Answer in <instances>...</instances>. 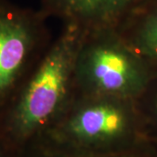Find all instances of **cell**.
Returning <instances> with one entry per match:
<instances>
[{
  "instance_id": "6da1fadb",
  "label": "cell",
  "mask_w": 157,
  "mask_h": 157,
  "mask_svg": "<svg viewBox=\"0 0 157 157\" xmlns=\"http://www.w3.org/2000/svg\"><path fill=\"white\" fill-rule=\"evenodd\" d=\"M149 143L136 101L73 94L55 121L27 147L70 155H107Z\"/></svg>"
},
{
  "instance_id": "7a4b0ae2",
  "label": "cell",
  "mask_w": 157,
  "mask_h": 157,
  "mask_svg": "<svg viewBox=\"0 0 157 157\" xmlns=\"http://www.w3.org/2000/svg\"><path fill=\"white\" fill-rule=\"evenodd\" d=\"M83 33L73 25H63L0 113V139L16 151H22L53 123L72 99L74 65Z\"/></svg>"
},
{
  "instance_id": "3957f363",
  "label": "cell",
  "mask_w": 157,
  "mask_h": 157,
  "mask_svg": "<svg viewBox=\"0 0 157 157\" xmlns=\"http://www.w3.org/2000/svg\"><path fill=\"white\" fill-rule=\"evenodd\" d=\"M156 76L157 69L117 30L84 32L74 65V94L137 101Z\"/></svg>"
},
{
  "instance_id": "277c9868",
  "label": "cell",
  "mask_w": 157,
  "mask_h": 157,
  "mask_svg": "<svg viewBox=\"0 0 157 157\" xmlns=\"http://www.w3.org/2000/svg\"><path fill=\"white\" fill-rule=\"evenodd\" d=\"M40 10L0 0V113L52 41Z\"/></svg>"
},
{
  "instance_id": "5b68a950",
  "label": "cell",
  "mask_w": 157,
  "mask_h": 157,
  "mask_svg": "<svg viewBox=\"0 0 157 157\" xmlns=\"http://www.w3.org/2000/svg\"><path fill=\"white\" fill-rule=\"evenodd\" d=\"M147 0H40L46 17L60 19L84 32L118 30Z\"/></svg>"
},
{
  "instance_id": "8992f818",
  "label": "cell",
  "mask_w": 157,
  "mask_h": 157,
  "mask_svg": "<svg viewBox=\"0 0 157 157\" xmlns=\"http://www.w3.org/2000/svg\"><path fill=\"white\" fill-rule=\"evenodd\" d=\"M117 31L157 69V0H147Z\"/></svg>"
},
{
  "instance_id": "52a82bcc",
  "label": "cell",
  "mask_w": 157,
  "mask_h": 157,
  "mask_svg": "<svg viewBox=\"0 0 157 157\" xmlns=\"http://www.w3.org/2000/svg\"><path fill=\"white\" fill-rule=\"evenodd\" d=\"M147 137L157 149V76L136 101Z\"/></svg>"
},
{
  "instance_id": "ba28073f",
  "label": "cell",
  "mask_w": 157,
  "mask_h": 157,
  "mask_svg": "<svg viewBox=\"0 0 157 157\" xmlns=\"http://www.w3.org/2000/svg\"><path fill=\"white\" fill-rule=\"evenodd\" d=\"M20 157H157V149L149 143L134 150L107 155H70L40 150L34 147H27L20 152Z\"/></svg>"
},
{
  "instance_id": "9c48e42d",
  "label": "cell",
  "mask_w": 157,
  "mask_h": 157,
  "mask_svg": "<svg viewBox=\"0 0 157 157\" xmlns=\"http://www.w3.org/2000/svg\"><path fill=\"white\" fill-rule=\"evenodd\" d=\"M0 157H20V152L16 151L0 139Z\"/></svg>"
}]
</instances>
